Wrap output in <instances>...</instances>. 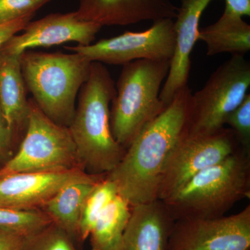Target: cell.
<instances>
[{"instance_id": "obj_25", "label": "cell", "mask_w": 250, "mask_h": 250, "mask_svg": "<svg viewBox=\"0 0 250 250\" xmlns=\"http://www.w3.org/2000/svg\"><path fill=\"white\" fill-rule=\"evenodd\" d=\"M16 147L12 132L0 107V168L14 156Z\"/></svg>"}, {"instance_id": "obj_22", "label": "cell", "mask_w": 250, "mask_h": 250, "mask_svg": "<svg viewBox=\"0 0 250 250\" xmlns=\"http://www.w3.org/2000/svg\"><path fill=\"white\" fill-rule=\"evenodd\" d=\"M20 250H80L64 230L51 223L24 237Z\"/></svg>"}, {"instance_id": "obj_12", "label": "cell", "mask_w": 250, "mask_h": 250, "mask_svg": "<svg viewBox=\"0 0 250 250\" xmlns=\"http://www.w3.org/2000/svg\"><path fill=\"white\" fill-rule=\"evenodd\" d=\"M102 28L95 23L82 21L77 17L76 11L51 14L28 23L22 34L11 37L1 46L0 51L21 56L36 47H51L68 42L89 45Z\"/></svg>"}, {"instance_id": "obj_28", "label": "cell", "mask_w": 250, "mask_h": 250, "mask_svg": "<svg viewBox=\"0 0 250 250\" xmlns=\"http://www.w3.org/2000/svg\"><path fill=\"white\" fill-rule=\"evenodd\" d=\"M24 235L0 229V250H20Z\"/></svg>"}, {"instance_id": "obj_2", "label": "cell", "mask_w": 250, "mask_h": 250, "mask_svg": "<svg viewBox=\"0 0 250 250\" xmlns=\"http://www.w3.org/2000/svg\"><path fill=\"white\" fill-rule=\"evenodd\" d=\"M116 93L108 69L101 62H92L68 127L79 165L88 173L107 174L119 164L126 151L113 138L111 129L110 104Z\"/></svg>"}, {"instance_id": "obj_9", "label": "cell", "mask_w": 250, "mask_h": 250, "mask_svg": "<svg viewBox=\"0 0 250 250\" xmlns=\"http://www.w3.org/2000/svg\"><path fill=\"white\" fill-rule=\"evenodd\" d=\"M174 20L154 21L150 28L140 32L126 31L89 45L65 46L91 62L125 65L136 60H171L175 48Z\"/></svg>"}, {"instance_id": "obj_8", "label": "cell", "mask_w": 250, "mask_h": 250, "mask_svg": "<svg viewBox=\"0 0 250 250\" xmlns=\"http://www.w3.org/2000/svg\"><path fill=\"white\" fill-rule=\"evenodd\" d=\"M241 148L232 130L224 126L207 136L184 137L174 148L161 174L157 200L165 201L201 171Z\"/></svg>"}, {"instance_id": "obj_5", "label": "cell", "mask_w": 250, "mask_h": 250, "mask_svg": "<svg viewBox=\"0 0 250 250\" xmlns=\"http://www.w3.org/2000/svg\"><path fill=\"white\" fill-rule=\"evenodd\" d=\"M171 60H136L123 65L110 108L113 138L126 149L167 106L161 101V86Z\"/></svg>"}, {"instance_id": "obj_15", "label": "cell", "mask_w": 250, "mask_h": 250, "mask_svg": "<svg viewBox=\"0 0 250 250\" xmlns=\"http://www.w3.org/2000/svg\"><path fill=\"white\" fill-rule=\"evenodd\" d=\"M174 222L161 200L131 207L121 250H167Z\"/></svg>"}, {"instance_id": "obj_17", "label": "cell", "mask_w": 250, "mask_h": 250, "mask_svg": "<svg viewBox=\"0 0 250 250\" xmlns=\"http://www.w3.org/2000/svg\"><path fill=\"white\" fill-rule=\"evenodd\" d=\"M98 183L77 182L69 184L40 208L52 223L64 230L78 247L82 243L80 224L83 203Z\"/></svg>"}, {"instance_id": "obj_26", "label": "cell", "mask_w": 250, "mask_h": 250, "mask_svg": "<svg viewBox=\"0 0 250 250\" xmlns=\"http://www.w3.org/2000/svg\"><path fill=\"white\" fill-rule=\"evenodd\" d=\"M34 17V16H29L11 22L1 24L0 25V48L11 37L16 35L20 31H22Z\"/></svg>"}, {"instance_id": "obj_4", "label": "cell", "mask_w": 250, "mask_h": 250, "mask_svg": "<svg viewBox=\"0 0 250 250\" xmlns=\"http://www.w3.org/2000/svg\"><path fill=\"white\" fill-rule=\"evenodd\" d=\"M26 87L38 107L57 124L69 127L81 88L88 80L92 62L84 56L27 50L21 55Z\"/></svg>"}, {"instance_id": "obj_16", "label": "cell", "mask_w": 250, "mask_h": 250, "mask_svg": "<svg viewBox=\"0 0 250 250\" xmlns=\"http://www.w3.org/2000/svg\"><path fill=\"white\" fill-rule=\"evenodd\" d=\"M27 91L21 56L0 51V107L17 148L27 129L29 113Z\"/></svg>"}, {"instance_id": "obj_6", "label": "cell", "mask_w": 250, "mask_h": 250, "mask_svg": "<svg viewBox=\"0 0 250 250\" xmlns=\"http://www.w3.org/2000/svg\"><path fill=\"white\" fill-rule=\"evenodd\" d=\"M250 86V62L235 54L212 73L202 89L192 94L186 136H207L223 128Z\"/></svg>"}, {"instance_id": "obj_24", "label": "cell", "mask_w": 250, "mask_h": 250, "mask_svg": "<svg viewBox=\"0 0 250 250\" xmlns=\"http://www.w3.org/2000/svg\"><path fill=\"white\" fill-rule=\"evenodd\" d=\"M51 0H0V25L35 16L36 11Z\"/></svg>"}, {"instance_id": "obj_7", "label": "cell", "mask_w": 250, "mask_h": 250, "mask_svg": "<svg viewBox=\"0 0 250 250\" xmlns=\"http://www.w3.org/2000/svg\"><path fill=\"white\" fill-rule=\"evenodd\" d=\"M29 101L25 133L18 150L0 168V177L22 172L80 168L76 147L69 128L49 119L32 98Z\"/></svg>"}, {"instance_id": "obj_21", "label": "cell", "mask_w": 250, "mask_h": 250, "mask_svg": "<svg viewBox=\"0 0 250 250\" xmlns=\"http://www.w3.org/2000/svg\"><path fill=\"white\" fill-rule=\"evenodd\" d=\"M52 223L40 209L17 210L0 207V229L27 236Z\"/></svg>"}, {"instance_id": "obj_23", "label": "cell", "mask_w": 250, "mask_h": 250, "mask_svg": "<svg viewBox=\"0 0 250 250\" xmlns=\"http://www.w3.org/2000/svg\"><path fill=\"white\" fill-rule=\"evenodd\" d=\"M232 130L240 147L250 153V94L248 93L241 104L225 120Z\"/></svg>"}, {"instance_id": "obj_3", "label": "cell", "mask_w": 250, "mask_h": 250, "mask_svg": "<svg viewBox=\"0 0 250 250\" xmlns=\"http://www.w3.org/2000/svg\"><path fill=\"white\" fill-rule=\"evenodd\" d=\"M250 196V153L240 148L201 171L165 200L174 220L215 218Z\"/></svg>"}, {"instance_id": "obj_11", "label": "cell", "mask_w": 250, "mask_h": 250, "mask_svg": "<svg viewBox=\"0 0 250 250\" xmlns=\"http://www.w3.org/2000/svg\"><path fill=\"white\" fill-rule=\"evenodd\" d=\"M106 174H93L81 168L22 172L0 177V207L38 210L69 184L98 183Z\"/></svg>"}, {"instance_id": "obj_19", "label": "cell", "mask_w": 250, "mask_h": 250, "mask_svg": "<svg viewBox=\"0 0 250 250\" xmlns=\"http://www.w3.org/2000/svg\"><path fill=\"white\" fill-rule=\"evenodd\" d=\"M131 207L118 195L103 210L90 230V250H121Z\"/></svg>"}, {"instance_id": "obj_10", "label": "cell", "mask_w": 250, "mask_h": 250, "mask_svg": "<svg viewBox=\"0 0 250 250\" xmlns=\"http://www.w3.org/2000/svg\"><path fill=\"white\" fill-rule=\"evenodd\" d=\"M167 250H250V205L230 216L177 220Z\"/></svg>"}, {"instance_id": "obj_1", "label": "cell", "mask_w": 250, "mask_h": 250, "mask_svg": "<svg viewBox=\"0 0 250 250\" xmlns=\"http://www.w3.org/2000/svg\"><path fill=\"white\" fill-rule=\"evenodd\" d=\"M191 90L187 85L145 128L106 174L131 207L157 200L161 174L174 148L187 135Z\"/></svg>"}, {"instance_id": "obj_18", "label": "cell", "mask_w": 250, "mask_h": 250, "mask_svg": "<svg viewBox=\"0 0 250 250\" xmlns=\"http://www.w3.org/2000/svg\"><path fill=\"white\" fill-rule=\"evenodd\" d=\"M198 40L207 46V54L243 55L250 50V25L243 18L222 15L213 24L199 31Z\"/></svg>"}, {"instance_id": "obj_27", "label": "cell", "mask_w": 250, "mask_h": 250, "mask_svg": "<svg viewBox=\"0 0 250 250\" xmlns=\"http://www.w3.org/2000/svg\"><path fill=\"white\" fill-rule=\"evenodd\" d=\"M224 16L243 18L250 16V0H225Z\"/></svg>"}, {"instance_id": "obj_13", "label": "cell", "mask_w": 250, "mask_h": 250, "mask_svg": "<svg viewBox=\"0 0 250 250\" xmlns=\"http://www.w3.org/2000/svg\"><path fill=\"white\" fill-rule=\"evenodd\" d=\"M213 0H180L174 21L175 48L170 61V70L160 92V98L166 106L175 94L188 85L191 62L190 54L198 41L200 22L204 11Z\"/></svg>"}, {"instance_id": "obj_14", "label": "cell", "mask_w": 250, "mask_h": 250, "mask_svg": "<svg viewBox=\"0 0 250 250\" xmlns=\"http://www.w3.org/2000/svg\"><path fill=\"white\" fill-rule=\"evenodd\" d=\"M178 7L171 0H80L77 17L104 26L174 19Z\"/></svg>"}, {"instance_id": "obj_20", "label": "cell", "mask_w": 250, "mask_h": 250, "mask_svg": "<svg viewBox=\"0 0 250 250\" xmlns=\"http://www.w3.org/2000/svg\"><path fill=\"white\" fill-rule=\"evenodd\" d=\"M118 195L116 184L106 175L95 186L85 199L81 214L80 232L82 243L89 236L98 217Z\"/></svg>"}]
</instances>
